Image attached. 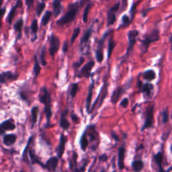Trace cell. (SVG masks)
Masks as SVG:
<instances>
[{
    "mask_svg": "<svg viewBox=\"0 0 172 172\" xmlns=\"http://www.w3.org/2000/svg\"><path fill=\"white\" fill-rule=\"evenodd\" d=\"M38 100L41 104L45 105L44 113H45L46 118H47V123L45 125V128L50 127L51 118L52 115L51 110V97L49 93L48 89L46 87H42L38 95Z\"/></svg>",
    "mask_w": 172,
    "mask_h": 172,
    "instance_id": "1",
    "label": "cell"
},
{
    "mask_svg": "<svg viewBox=\"0 0 172 172\" xmlns=\"http://www.w3.org/2000/svg\"><path fill=\"white\" fill-rule=\"evenodd\" d=\"M79 7H80V5L77 2L71 3L69 4L67 8V11L66 12L65 14L60 19H59L56 22L57 25L59 26H63L73 22L79 12Z\"/></svg>",
    "mask_w": 172,
    "mask_h": 172,
    "instance_id": "2",
    "label": "cell"
},
{
    "mask_svg": "<svg viewBox=\"0 0 172 172\" xmlns=\"http://www.w3.org/2000/svg\"><path fill=\"white\" fill-rule=\"evenodd\" d=\"M159 39V31L157 29H155L151 31L149 34L145 36L143 40H141L142 55L146 53L151 43L157 41Z\"/></svg>",
    "mask_w": 172,
    "mask_h": 172,
    "instance_id": "3",
    "label": "cell"
},
{
    "mask_svg": "<svg viewBox=\"0 0 172 172\" xmlns=\"http://www.w3.org/2000/svg\"><path fill=\"white\" fill-rule=\"evenodd\" d=\"M112 32V30H110L106 32L103 34V36L100 39V41H98V45H97V49L95 51V58L98 63H102L104 60V45L106 39L108 37V36Z\"/></svg>",
    "mask_w": 172,
    "mask_h": 172,
    "instance_id": "4",
    "label": "cell"
},
{
    "mask_svg": "<svg viewBox=\"0 0 172 172\" xmlns=\"http://www.w3.org/2000/svg\"><path fill=\"white\" fill-rule=\"evenodd\" d=\"M48 40L50 45V47L48 49L49 54L52 57H54L60 47V39L52 33L48 37Z\"/></svg>",
    "mask_w": 172,
    "mask_h": 172,
    "instance_id": "5",
    "label": "cell"
},
{
    "mask_svg": "<svg viewBox=\"0 0 172 172\" xmlns=\"http://www.w3.org/2000/svg\"><path fill=\"white\" fill-rule=\"evenodd\" d=\"M154 105L151 106L149 107L146 112V116H145V120L143 127L141 128V131H143L145 129H148L152 128L154 123Z\"/></svg>",
    "mask_w": 172,
    "mask_h": 172,
    "instance_id": "6",
    "label": "cell"
},
{
    "mask_svg": "<svg viewBox=\"0 0 172 172\" xmlns=\"http://www.w3.org/2000/svg\"><path fill=\"white\" fill-rule=\"evenodd\" d=\"M120 2H117L116 4H114L112 7H111L108 10L107 12V26H110L114 24V23L116 21V13L119 8H120Z\"/></svg>",
    "mask_w": 172,
    "mask_h": 172,
    "instance_id": "7",
    "label": "cell"
},
{
    "mask_svg": "<svg viewBox=\"0 0 172 172\" xmlns=\"http://www.w3.org/2000/svg\"><path fill=\"white\" fill-rule=\"evenodd\" d=\"M95 65V62L94 61H90L88 62L84 67H83L81 70L79 71L78 74L77 75V77L79 78L81 77H85V78H89L91 76V71L92 69L94 67Z\"/></svg>",
    "mask_w": 172,
    "mask_h": 172,
    "instance_id": "8",
    "label": "cell"
},
{
    "mask_svg": "<svg viewBox=\"0 0 172 172\" xmlns=\"http://www.w3.org/2000/svg\"><path fill=\"white\" fill-rule=\"evenodd\" d=\"M139 32L137 30H132L128 32V46L127 51V55L128 56L130 52L133 50V47L135 43L137 42V39Z\"/></svg>",
    "mask_w": 172,
    "mask_h": 172,
    "instance_id": "9",
    "label": "cell"
},
{
    "mask_svg": "<svg viewBox=\"0 0 172 172\" xmlns=\"http://www.w3.org/2000/svg\"><path fill=\"white\" fill-rule=\"evenodd\" d=\"M93 28L94 24H92L90 27L87 29V30L85 32L84 34L82 36L80 41V49L81 51H84V49L86 47V45H88V43L90 41L92 33H93Z\"/></svg>",
    "mask_w": 172,
    "mask_h": 172,
    "instance_id": "10",
    "label": "cell"
},
{
    "mask_svg": "<svg viewBox=\"0 0 172 172\" xmlns=\"http://www.w3.org/2000/svg\"><path fill=\"white\" fill-rule=\"evenodd\" d=\"M126 90H127V88L124 87V86H120V87H118L114 90V91L112 92V94L111 95L110 102L112 104H116L118 102V101L120 100L121 96L123 95Z\"/></svg>",
    "mask_w": 172,
    "mask_h": 172,
    "instance_id": "11",
    "label": "cell"
},
{
    "mask_svg": "<svg viewBox=\"0 0 172 172\" xmlns=\"http://www.w3.org/2000/svg\"><path fill=\"white\" fill-rule=\"evenodd\" d=\"M18 77V74L13 73L10 71L2 72L1 73V76H0V83L2 84H4L9 81L17 80Z\"/></svg>",
    "mask_w": 172,
    "mask_h": 172,
    "instance_id": "12",
    "label": "cell"
},
{
    "mask_svg": "<svg viewBox=\"0 0 172 172\" xmlns=\"http://www.w3.org/2000/svg\"><path fill=\"white\" fill-rule=\"evenodd\" d=\"M67 138L65 135L62 133L59 137V143L58 145V147L57 149V157L61 159L63 156V155L64 154L65 145L67 143Z\"/></svg>",
    "mask_w": 172,
    "mask_h": 172,
    "instance_id": "13",
    "label": "cell"
},
{
    "mask_svg": "<svg viewBox=\"0 0 172 172\" xmlns=\"http://www.w3.org/2000/svg\"><path fill=\"white\" fill-rule=\"evenodd\" d=\"M141 90L145 99H150L154 94V86L153 84L147 83V84L143 85Z\"/></svg>",
    "mask_w": 172,
    "mask_h": 172,
    "instance_id": "14",
    "label": "cell"
},
{
    "mask_svg": "<svg viewBox=\"0 0 172 172\" xmlns=\"http://www.w3.org/2000/svg\"><path fill=\"white\" fill-rule=\"evenodd\" d=\"M153 161H155V164L157 165V172H168L170 171L171 170H169L167 171H165L164 169L162 167V163H163V155L162 152L159 151L156 154H155L153 157Z\"/></svg>",
    "mask_w": 172,
    "mask_h": 172,
    "instance_id": "15",
    "label": "cell"
},
{
    "mask_svg": "<svg viewBox=\"0 0 172 172\" xmlns=\"http://www.w3.org/2000/svg\"><path fill=\"white\" fill-rule=\"evenodd\" d=\"M126 149L124 146L120 147L118 150V167L120 170H123L125 168L124 159H125Z\"/></svg>",
    "mask_w": 172,
    "mask_h": 172,
    "instance_id": "16",
    "label": "cell"
},
{
    "mask_svg": "<svg viewBox=\"0 0 172 172\" xmlns=\"http://www.w3.org/2000/svg\"><path fill=\"white\" fill-rule=\"evenodd\" d=\"M59 163L57 157H51L48 159L45 163V169L51 172H55Z\"/></svg>",
    "mask_w": 172,
    "mask_h": 172,
    "instance_id": "17",
    "label": "cell"
},
{
    "mask_svg": "<svg viewBox=\"0 0 172 172\" xmlns=\"http://www.w3.org/2000/svg\"><path fill=\"white\" fill-rule=\"evenodd\" d=\"M16 128V125L12 122L11 119L4 120L0 124V133L1 134H4L5 131H14Z\"/></svg>",
    "mask_w": 172,
    "mask_h": 172,
    "instance_id": "18",
    "label": "cell"
},
{
    "mask_svg": "<svg viewBox=\"0 0 172 172\" xmlns=\"http://www.w3.org/2000/svg\"><path fill=\"white\" fill-rule=\"evenodd\" d=\"M28 156L30 157V163L32 165L38 164L39 165H41L42 168L45 169V164L43 163L39 159L38 157L36 155L35 153L34 149L33 148L31 149L30 147L28 150Z\"/></svg>",
    "mask_w": 172,
    "mask_h": 172,
    "instance_id": "19",
    "label": "cell"
},
{
    "mask_svg": "<svg viewBox=\"0 0 172 172\" xmlns=\"http://www.w3.org/2000/svg\"><path fill=\"white\" fill-rule=\"evenodd\" d=\"M67 114H68L67 109L63 112L61 114L60 120H59V127L65 131L68 130L69 127H70V122H69V121L67 118Z\"/></svg>",
    "mask_w": 172,
    "mask_h": 172,
    "instance_id": "20",
    "label": "cell"
},
{
    "mask_svg": "<svg viewBox=\"0 0 172 172\" xmlns=\"http://www.w3.org/2000/svg\"><path fill=\"white\" fill-rule=\"evenodd\" d=\"M94 88V80H92L91 84L90 86V88H89L88 94L87 98H86V100H85V108H86V111H87L88 114H90L91 99H92V95H93Z\"/></svg>",
    "mask_w": 172,
    "mask_h": 172,
    "instance_id": "21",
    "label": "cell"
},
{
    "mask_svg": "<svg viewBox=\"0 0 172 172\" xmlns=\"http://www.w3.org/2000/svg\"><path fill=\"white\" fill-rule=\"evenodd\" d=\"M16 139H17V136L16 134L14 133H9V134H4L3 135L2 141L4 145L7 147H10L14 145Z\"/></svg>",
    "mask_w": 172,
    "mask_h": 172,
    "instance_id": "22",
    "label": "cell"
},
{
    "mask_svg": "<svg viewBox=\"0 0 172 172\" xmlns=\"http://www.w3.org/2000/svg\"><path fill=\"white\" fill-rule=\"evenodd\" d=\"M22 0H18L17 2H16V5L12 8L10 12H9V14L8 16V17H7V21H8L9 24H12L13 19H14V16L16 15V9H17L18 8H22Z\"/></svg>",
    "mask_w": 172,
    "mask_h": 172,
    "instance_id": "23",
    "label": "cell"
},
{
    "mask_svg": "<svg viewBox=\"0 0 172 172\" xmlns=\"http://www.w3.org/2000/svg\"><path fill=\"white\" fill-rule=\"evenodd\" d=\"M89 143H90V141H89L88 138L87 131H86V129H85L84 133H82V135L80 138V140H79L80 148L84 152L86 151V149H87V148L89 145Z\"/></svg>",
    "mask_w": 172,
    "mask_h": 172,
    "instance_id": "24",
    "label": "cell"
},
{
    "mask_svg": "<svg viewBox=\"0 0 172 172\" xmlns=\"http://www.w3.org/2000/svg\"><path fill=\"white\" fill-rule=\"evenodd\" d=\"M23 24H24V20H23L22 18H20L14 25V29L17 32V36H16V41H18V40L22 38V30Z\"/></svg>",
    "mask_w": 172,
    "mask_h": 172,
    "instance_id": "25",
    "label": "cell"
},
{
    "mask_svg": "<svg viewBox=\"0 0 172 172\" xmlns=\"http://www.w3.org/2000/svg\"><path fill=\"white\" fill-rule=\"evenodd\" d=\"M52 9H53V14L55 18H57L61 14L63 11V5L61 4V0H53L52 2Z\"/></svg>",
    "mask_w": 172,
    "mask_h": 172,
    "instance_id": "26",
    "label": "cell"
},
{
    "mask_svg": "<svg viewBox=\"0 0 172 172\" xmlns=\"http://www.w3.org/2000/svg\"><path fill=\"white\" fill-rule=\"evenodd\" d=\"M34 141V137L31 136L28 138V143L26 144V146L25 147V149H24V151H23L22 153V160L24 161V162H26V163H29L30 161L28 160V150L29 148L30 147V144L32 143V142Z\"/></svg>",
    "mask_w": 172,
    "mask_h": 172,
    "instance_id": "27",
    "label": "cell"
},
{
    "mask_svg": "<svg viewBox=\"0 0 172 172\" xmlns=\"http://www.w3.org/2000/svg\"><path fill=\"white\" fill-rule=\"evenodd\" d=\"M38 21L36 19H34V20L32 22V24L30 26V30L32 33V38L31 39V42H35L38 38L37 36V32H38Z\"/></svg>",
    "mask_w": 172,
    "mask_h": 172,
    "instance_id": "28",
    "label": "cell"
},
{
    "mask_svg": "<svg viewBox=\"0 0 172 172\" xmlns=\"http://www.w3.org/2000/svg\"><path fill=\"white\" fill-rule=\"evenodd\" d=\"M132 168L134 172H141L144 168V162L141 159H136L132 162Z\"/></svg>",
    "mask_w": 172,
    "mask_h": 172,
    "instance_id": "29",
    "label": "cell"
},
{
    "mask_svg": "<svg viewBox=\"0 0 172 172\" xmlns=\"http://www.w3.org/2000/svg\"><path fill=\"white\" fill-rule=\"evenodd\" d=\"M38 107L35 106L32 107L31 109V116H32V128H34V125L36 124L38 120Z\"/></svg>",
    "mask_w": 172,
    "mask_h": 172,
    "instance_id": "30",
    "label": "cell"
},
{
    "mask_svg": "<svg viewBox=\"0 0 172 172\" xmlns=\"http://www.w3.org/2000/svg\"><path fill=\"white\" fill-rule=\"evenodd\" d=\"M155 77H156V73L152 69H149V70H147L144 72L143 78L145 80L151 81L154 80Z\"/></svg>",
    "mask_w": 172,
    "mask_h": 172,
    "instance_id": "31",
    "label": "cell"
},
{
    "mask_svg": "<svg viewBox=\"0 0 172 172\" xmlns=\"http://www.w3.org/2000/svg\"><path fill=\"white\" fill-rule=\"evenodd\" d=\"M108 61L110 60V59L111 58V56L112 54V52H113L114 49L115 48L116 43L114 41L113 36H111L110 38L109 39L108 41Z\"/></svg>",
    "mask_w": 172,
    "mask_h": 172,
    "instance_id": "32",
    "label": "cell"
},
{
    "mask_svg": "<svg viewBox=\"0 0 172 172\" xmlns=\"http://www.w3.org/2000/svg\"><path fill=\"white\" fill-rule=\"evenodd\" d=\"M73 163H74V170L72 172H84L85 169L86 167V165H87V163H84L83 164L82 166L78 169L77 167V153L73 151Z\"/></svg>",
    "mask_w": 172,
    "mask_h": 172,
    "instance_id": "33",
    "label": "cell"
},
{
    "mask_svg": "<svg viewBox=\"0 0 172 172\" xmlns=\"http://www.w3.org/2000/svg\"><path fill=\"white\" fill-rule=\"evenodd\" d=\"M41 72V67H40L39 61L38 60L37 56L36 55H34V67H33V73L34 75V79H36L38 77V76Z\"/></svg>",
    "mask_w": 172,
    "mask_h": 172,
    "instance_id": "34",
    "label": "cell"
},
{
    "mask_svg": "<svg viewBox=\"0 0 172 172\" xmlns=\"http://www.w3.org/2000/svg\"><path fill=\"white\" fill-rule=\"evenodd\" d=\"M52 13L51 11H46L44 16H42V18L41 19V25L43 26H46L48 23L50 21V20L51 18Z\"/></svg>",
    "mask_w": 172,
    "mask_h": 172,
    "instance_id": "35",
    "label": "cell"
},
{
    "mask_svg": "<svg viewBox=\"0 0 172 172\" xmlns=\"http://www.w3.org/2000/svg\"><path fill=\"white\" fill-rule=\"evenodd\" d=\"M131 21H132L131 18H129V16L128 15L124 14L122 17V23H121V24L119 26V27H118V30L122 28H126L127 26H128L129 24H130Z\"/></svg>",
    "mask_w": 172,
    "mask_h": 172,
    "instance_id": "36",
    "label": "cell"
},
{
    "mask_svg": "<svg viewBox=\"0 0 172 172\" xmlns=\"http://www.w3.org/2000/svg\"><path fill=\"white\" fill-rule=\"evenodd\" d=\"M79 91V85L77 83H73L70 86V90H69V94H70L71 98H74Z\"/></svg>",
    "mask_w": 172,
    "mask_h": 172,
    "instance_id": "37",
    "label": "cell"
},
{
    "mask_svg": "<svg viewBox=\"0 0 172 172\" xmlns=\"http://www.w3.org/2000/svg\"><path fill=\"white\" fill-rule=\"evenodd\" d=\"M45 7H46V4L44 2L38 3L37 6H36V14L38 17L41 16Z\"/></svg>",
    "mask_w": 172,
    "mask_h": 172,
    "instance_id": "38",
    "label": "cell"
},
{
    "mask_svg": "<svg viewBox=\"0 0 172 172\" xmlns=\"http://www.w3.org/2000/svg\"><path fill=\"white\" fill-rule=\"evenodd\" d=\"M91 7V4H90V3H88V4H86V6L84 9V14H83V22H84V23H87L88 22L89 12H90V9Z\"/></svg>",
    "mask_w": 172,
    "mask_h": 172,
    "instance_id": "39",
    "label": "cell"
},
{
    "mask_svg": "<svg viewBox=\"0 0 172 172\" xmlns=\"http://www.w3.org/2000/svg\"><path fill=\"white\" fill-rule=\"evenodd\" d=\"M45 55H46V46L44 45L41 49V55H40V59H41V65L42 66H44V67H45L47 64V62L46 61L45 59Z\"/></svg>",
    "mask_w": 172,
    "mask_h": 172,
    "instance_id": "40",
    "label": "cell"
},
{
    "mask_svg": "<svg viewBox=\"0 0 172 172\" xmlns=\"http://www.w3.org/2000/svg\"><path fill=\"white\" fill-rule=\"evenodd\" d=\"M81 32V29L80 28H76L74 30H73V34L71 36V40H70V45H72L73 44L74 42L75 41V40L77 39V38L78 37V36L79 34V33H80Z\"/></svg>",
    "mask_w": 172,
    "mask_h": 172,
    "instance_id": "41",
    "label": "cell"
},
{
    "mask_svg": "<svg viewBox=\"0 0 172 172\" xmlns=\"http://www.w3.org/2000/svg\"><path fill=\"white\" fill-rule=\"evenodd\" d=\"M161 114H162V122H163V124L167 123L169 120V112L167 109H165V110H163Z\"/></svg>",
    "mask_w": 172,
    "mask_h": 172,
    "instance_id": "42",
    "label": "cell"
},
{
    "mask_svg": "<svg viewBox=\"0 0 172 172\" xmlns=\"http://www.w3.org/2000/svg\"><path fill=\"white\" fill-rule=\"evenodd\" d=\"M85 61V59L84 57H81L79 61L77 62H75L73 64V67L75 68V69H77L81 67V65L84 63V62Z\"/></svg>",
    "mask_w": 172,
    "mask_h": 172,
    "instance_id": "43",
    "label": "cell"
},
{
    "mask_svg": "<svg viewBox=\"0 0 172 172\" xmlns=\"http://www.w3.org/2000/svg\"><path fill=\"white\" fill-rule=\"evenodd\" d=\"M128 104H129L128 99L127 98H124V99H122V101L120 102V106L123 108H127L128 107Z\"/></svg>",
    "mask_w": 172,
    "mask_h": 172,
    "instance_id": "44",
    "label": "cell"
},
{
    "mask_svg": "<svg viewBox=\"0 0 172 172\" xmlns=\"http://www.w3.org/2000/svg\"><path fill=\"white\" fill-rule=\"evenodd\" d=\"M69 47V43L68 41H65L63 43V48H62V51L63 52H64V53H66V52H67L68 49Z\"/></svg>",
    "mask_w": 172,
    "mask_h": 172,
    "instance_id": "45",
    "label": "cell"
},
{
    "mask_svg": "<svg viewBox=\"0 0 172 172\" xmlns=\"http://www.w3.org/2000/svg\"><path fill=\"white\" fill-rule=\"evenodd\" d=\"M136 6H137V4H134L133 5H132V7H131V11H130V13H131V20H133V19L134 18V12H135V9H136Z\"/></svg>",
    "mask_w": 172,
    "mask_h": 172,
    "instance_id": "46",
    "label": "cell"
},
{
    "mask_svg": "<svg viewBox=\"0 0 172 172\" xmlns=\"http://www.w3.org/2000/svg\"><path fill=\"white\" fill-rule=\"evenodd\" d=\"M71 118L72 119V120L75 122V123H78V122H79V118L77 116V114H71Z\"/></svg>",
    "mask_w": 172,
    "mask_h": 172,
    "instance_id": "47",
    "label": "cell"
},
{
    "mask_svg": "<svg viewBox=\"0 0 172 172\" xmlns=\"http://www.w3.org/2000/svg\"><path fill=\"white\" fill-rule=\"evenodd\" d=\"M111 136L112 137V138L116 141V142H118L119 141V138H118V134L116 133V132L114 131H111Z\"/></svg>",
    "mask_w": 172,
    "mask_h": 172,
    "instance_id": "48",
    "label": "cell"
},
{
    "mask_svg": "<svg viewBox=\"0 0 172 172\" xmlns=\"http://www.w3.org/2000/svg\"><path fill=\"white\" fill-rule=\"evenodd\" d=\"M108 157L106 154H102V155H100V157H99L98 159H99V161H100L105 162V161H106L108 160Z\"/></svg>",
    "mask_w": 172,
    "mask_h": 172,
    "instance_id": "49",
    "label": "cell"
},
{
    "mask_svg": "<svg viewBox=\"0 0 172 172\" xmlns=\"http://www.w3.org/2000/svg\"><path fill=\"white\" fill-rule=\"evenodd\" d=\"M25 4L28 9L31 8L33 4H34V0H25Z\"/></svg>",
    "mask_w": 172,
    "mask_h": 172,
    "instance_id": "50",
    "label": "cell"
},
{
    "mask_svg": "<svg viewBox=\"0 0 172 172\" xmlns=\"http://www.w3.org/2000/svg\"><path fill=\"white\" fill-rule=\"evenodd\" d=\"M90 1V0H80V2H79V5H80V7H83L85 4L86 2H88Z\"/></svg>",
    "mask_w": 172,
    "mask_h": 172,
    "instance_id": "51",
    "label": "cell"
},
{
    "mask_svg": "<svg viewBox=\"0 0 172 172\" xmlns=\"http://www.w3.org/2000/svg\"><path fill=\"white\" fill-rule=\"evenodd\" d=\"M5 11H6V8L5 7H3L2 8V9H1V14H2V17L4 16L5 13Z\"/></svg>",
    "mask_w": 172,
    "mask_h": 172,
    "instance_id": "52",
    "label": "cell"
},
{
    "mask_svg": "<svg viewBox=\"0 0 172 172\" xmlns=\"http://www.w3.org/2000/svg\"><path fill=\"white\" fill-rule=\"evenodd\" d=\"M170 42H171V50H172V36H171V37H170Z\"/></svg>",
    "mask_w": 172,
    "mask_h": 172,
    "instance_id": "53",
    "label": "cell"
},
{
    "mask_svg": "<svg viewBox=\"0 0 172 172\" xmlns=\"http://www.w3.org/2000/svg\"><path fill=\"white\" fill-rule=\"evenodd\" d=\"M100 172H106V171H105V170H104V169L102 168V170H101V171H100Z\"/></svg>",
    "mask_w": 172,
    "mask_h": 172,
    "instance_id": "54",
    "label": "cell"
},
{
    "mask_svg": "<svg viewBox=\"0 0 172 172\" xmlns=\"http://www.w3.org/2000/svg\"><path fill=\"white\" fill-rule=\"evenodd\" d=\"M20 172H24V171H23V170H20Z\"/></svg>",
    "mask_w": 172,
    "mask_h": 172,
    "instance_id": "55",
    "label": "cell"
},
{
    "mask_svg": "<svg viewBox=\"0 0 172 172\" xmlns=\"http://www.w3.org/2000/svg\"><path fill=\"white\" fill-rule=\"evenodd\" d=\"M112 172H116V171L114 170V171H112Z\"/></svg>",
    "mask_w": 172,
    "mask_h": 172,
    "instance_id": "56",
    "label": "cell"
},
{
    "mask_svg": "<svg viewBox=\"0 0 172 172\" xmlns=\"http://www.w3.org/2000/svg\"><path fill=\"white\" fill-rule=\"evenodd\" d=\"M44 1H45V0H42V2H44Z\"/></svg>",
    "mask_w": 172,
    "mask_h": 172,
    "instance_id": "57",
    "label": "cell"
}]
</instances>
